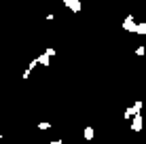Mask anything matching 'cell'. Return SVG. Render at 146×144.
Masks as SVG:
<instances>
[{
	"mask_svg": "<svg viewBox=\"0 0 146 144\" xmlns=\"http://www.w3.org/2000/svg\"><path fill=\"white\" fill-rule=\"evenodd\" d=\"M142 106H144V102H135L133 106H129L127 110L123 112V117H125V119H133V117H138V115H140V110H142Z\"/></svg>",
	"mask_w": 146,
	"mask_h": 144,
	"instance_id": "obj_1",
	"label": "cell"
},
{
	"mask_svg": "<svg viewBox=\"0 0 146 144\" xmlns=\"http://www.w3.org/2000/svg\"><path fill=\"white\" fill-rule=\"evenodd\" d=\"M138 26L140 23H135V19L131 15H127V19L123 21V30H127V32H131V34H138Z\"/></svg>",
	"mask_w": 146,
	"mask_h": 144,
	"instance_id": "obj_2",
	"label": "cell"
},
{
	"mask_svg": "<svg viewBox=\"0 0 146 144\" xmlns=\"http://www.w3.org/2000/svg\"><path fill=\"white\" fill-rule=\"evenodd\" d=\"M142 127H144V117H142V115L133 117V123H131V131H133V133H140V131H142Z\"/></svg>",
	"mask_w": 146,
	"mask_h": 144,
	"instance_id": "obj_3",
	"label": "cell"
},
{
	"mask_svg": "<svg viewBox=\"0 0 146 144\" xmlns=\"http://www.w3.org/2000/svg\"><path fill=\"white\" fill-rule=\"evenodd\" d=\"M64 4H66L70 11H74V13H78L80 9H83V4H80L78 0H64Z\"/></svg>",
	"mask_w": 146,
	"mask_h": 144,
	"instance_id": "obj_4",
	"label": "cell"
},
{
	"mask_svg": "<svg viewBox=\"0 0 146 144\" xmlns=\"http://www.w3.org/2000/svg\"><path fill=\"white\" fill-rule=\"evenodd\" d=\"M36 59H38V64H40V66H44V68H49V66H51V57H49L44 51L40 53V55H38Z\"/></svg>",
	"mask_w": 146,
	"mask_h": 144,
	"instance_id": "obj_5",
	"label": "cell"
},
{
	"mask_svg": "<svg viewBox=\"0 0 146 144\" xmlns=\"http://www.w3.org/2000/svg\"><path fill=\"white\" fill-rule=\"evenodd\" d=\"M83 138H85L87 142H91V140H93V127H91V125H87V127H85V131H83Z\"/></svg>",
	"mask_w": 146,
	"mask_h": 144,
	"instance_id": "obj_6",
	"label": "cell"
},
{
	"mask_svg": "<svg viewBox=\"0 0 146 144\" xmlns=\"http://www.w3.org/2000/svg\"><path fill=\"white\" fill-rule=\"evenodd\" d=\"M38 129L40 131H42V129H51V123H49V121H40L38 123Z\"/></svg>",
	"mask_w": 146,
	"mask_h": 144,
	"instance_id": "obj_7",
	"label": "cell"
},
{
	"mask_svg": "<svg viewBox=\"0 0 146 144\" xmlns=\"http://www.w3.org/2000/svg\"><path fill=\"white\" fill-rule=\"evenodd\" d=\"M38 66V59H32V62H30V66L26 68V70H30V72H32V68H36Z\"/></svg>",
	"mask_w": 146,
	"mask_h": 144,
	"instance_id": "obj_8",
	"label": "cell"
},
{
	"mask_svg": "<svg viewBox=\"0 0 146 144\" xmlns=\"http://www.w3.org/2000/svg\"><path fill=\"white\" fill-rule=\"evenodd\" d=\"M138 34H146V23H140L138 26Z\"/></svg>",
	"mask_w": 146,
	"mask_h": 144,
	"instance_id": "obj_9",
	"label": "cell"
},
{
	"mask_svg": "<svg viewBox=\"0 0 146 144\" xmlns=\"http://www.w3.org/2000/svg\"><path fill=\"white\" fill-rule=\"evenodd\" d=\"M135 55L142 57V55H144V47H138V49H135Z\"/></svg>",
	"mask_w": 146,
	"mask_h": 144,
	"instance_id": "obj_10",
	"label": "cell"
},
{
	"mask_svg": "<svg viewBox=\"0 0 146 144\" xmlns=\"http://www.w3.org/2000/svg\"><path fill=\"white\" fill-rule=\"evenodd\" d=\"M44 53H47L49 57H53V55H55V49H51V47H49V49H47V51H44Z\"/></svg>",
	"mask_w": 146,
	"mask_h": 144,
	"instance_id": "obj_11",
	"label": "cell"
},
{
	"mask_svg": "<svg viewBox=\"0 0 146 144\" xmlns=\"http://www.w3.org/2000/svg\"><path fill=\"white\" fill-rule=\"evenodd\" d=\"M51 144H62V140H51Z\"/></svg>",
	"mask_w": 146,
	"mask_h": 144,
	"instance_id": "obj_12",
	"label": "cell"
},
{
	"mask_svg": "<svg viewBox=\"0 0 146 144\" xmlns=\"http://www.w3.org/2000/svg\"><path fill=\"white\" fill-rule=\"evenodd\" d=\"M0 140H2V129H0Z\"/></svg>",
	"mask_w": 146,
	"mask_h": 144,
	"instance_id": "obj_13",
	"label": "cell"
}]
</instances>
